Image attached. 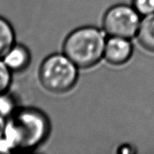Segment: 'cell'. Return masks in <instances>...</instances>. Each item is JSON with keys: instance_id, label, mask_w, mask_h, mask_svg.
<instances>
[{"instance_id": "obj_7", "label": "cell", "mask_w": 154, "mask_h": 154, "mask_svg": "<svg viewBox=\"0 0 154 154\" xmlns=\"http://www.w3.org/2000/svg\"><path fill=\"white\" fill-rule=\"evenodd\" d=\"M137 38L143 48L154 52V14L145 16L141 20Z\"/></svg>"}, {"instance_id": "obj_2", "label": "cell", "mask_w": 154, "mask_h": 154, "mask_svg": "<svg viewBox=\"0 0 154 154\" xmlns=\"http://www.w3.org/2000/svg\"><path fill=\"white\" fill-rule=\"evenodd\" d=\"M106 32L95 27H82L71 32L63 44L64 54L78 68H90L104 57Z\"/></svg>"}, {"instance_id": "obj_10", "label": "cell", "mask_w": 154, "mask_h": 154, "mask_svg": "<svg viewBox=\"0 0 154 154\" xmlns=\"http://www.w3.org/2000/svg\"><path fill=\"white\" fill-rule=\"evenodd\" d=\"M12 70L0 58V94L7 93L12 84Z\"/></svg>"}, {"instance_id": "obj_3", "label": "cell", "mask_w": 154, "mask_h": 154, "mask_svg": "<svg viewBox=\"0 0 154 154\" xmlns=\"http://www.w3.org/2000/svg\"><path fill=\"white\" fill-rule=\"evenodd\" d=\"M39 79L47 91L65 93L75 86L78 79V67L65 54H52L42 61Z\"/></svg>"}, {"instance_id": "obj_8", "label": "cell", "mask_w": 154, "mask_h": 154, "mask_svg": "<svg viewBox=\"0 0 154 154\" xmlns=\"http://www.w3.org/2000/svg\"><path fill=\"white\" fill-rule=\"evenodd\" d=\"M15 42L16 36L12 24L6 18L0 16V58L16 43Z\"/></svg>"}, {"instance_id": "obj_9", "label": "cell", "mask_w": 154, "mask_h": 154, "mask_svg": "<svg viewBox=\"0 0 154 154\" xmlns=\"http://www.w3.org/2000/svg\"><path fill=\"white\" fill-rule=\"evenodd\" d=\"M15 104L7 93L0 94V119L7 121L15 113Z\"/></svg>"}, {"instance_id": "obj_1", "label": "cell", "mask_w": 154, "mask_h": 154, "mask_svg": "<svg viewBox=\"0 0 154 154\" xmlns=\"http://www.w3.org/2000/svg\"><path fill=\"white\" fill-rule=\"evenodd\" d=\"M50 133V122L37 109L17 110L6 121L4 137L11 148L33 149L43 143Z\"/></svg>"}, {"instance_id": "obj_11", "label": "cell", "mask_w": 154, "mask_h": 154, "mask_svg": "<svg viewBox=\"0 0 154 154\" xmlns=\"http://www.w3.org/2000/svg\"><path fill=\"white\" fill-rule=\"evenodd\" d=\"M133 7L141 16L154 14V0H133Z\"/></svg>"}, {"instance_id": "obj_4", "label": "cell", "mask_w": 154, "mask_h": 154, "mask_svg": "<svg viewBox=\"0 0 154 154\" xmlns=\"http://www.w3.org/2000/svg\"><path fill=\"white\" fill-rule=\"evenodd\" d=\"M140 23V14L134 7L125 4L110 8L103 19V27L106 34L128 39L137 36Z\"/></svg>"}, {"instance_id": "obj_5", "label": "cell", "mask_w": 154, "mask_h": 154, "mask_svg": "<svg viewBox=\"0 0 154 154\" xmlns=\"http://www.w3.org/2000/svg\"><path fill=\"white\" fill-rule=\"evenodd\" d=\"M133 54V45L129 39L120 37H112L106 40L104 58L109 63L120 66L126 63Z\"/></svg>"}, {"instance_id": "obj_6", "label": "cell", "mask_w": 154, "mask_h": 154, "mask_svg": "<svg viewBox=\"0 0 154 154\" xmlns=\"http://www.w3.org/2000/svg\"><path fill=\"white\" fill-rule=\"evenodd\" d=\"M2 60L12 72H21L26 70L31 61V53L27 47L15 43L2 57Z\"/></svg>"}]
</instances>
